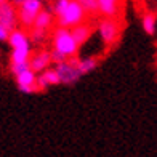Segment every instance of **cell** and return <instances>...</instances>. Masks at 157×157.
<instances>
[{
  "label": "cell",
  "instance_id": "1",
  "mask_svg": "<svg viewBox=\"0 0 157 157\" xmlns=\"http://www.w3.org/2000/svg\"><path fill=\"white\" fill-rule=\"evenodd\" d=\"M52 44H53V52L59 53L61 56H64L66 59L72 58V56H77L78 52V45L75 44V40L72 39V34H71V29H66V27H56L53 31L52 35Z\"/></svg>",
  "mask_w": 157,
  "mask_h": 157
},
{
  "label": "cell",
  "instance_id": "2",
  "mask_svg": "<svg viewBox=\"0 0 157 157\" xmlns=\"http://www.w3.org/2000/svg\"><path fill=\"white\" fill-rule=\"evenodd\" d=\"M55 19H56V23H58L59 27L72 29V27L85 23V19H87V13L83 11V8L75 2V0H71L66 8H64L58 16H55Z\"/></svg>",
  "mask_w": 157,
  "mask_h": 157
},
{
  "label": "cell",
  "instance_id": "3",
  "mask_svg": "<svg viewBox=\"0 0 157 157\" xmlns=\"http://www.w3.org/2000/svg\"><path fill=\"white\" fill-rule=\"evenodd\" d=\"M78 58L77 56H72L66 61H63L59 64H55V71L58 74V78H59V83H64V85H72L75 83L78 78H80V72H78Z\"/></svg>",
  "mask_w": 157,
  "mask_h": 157
},
{
  "label": "cell",
  "instance_id": "4",
  "mask_svg": "<svg viewBox=\"0 0 157 157\" xmlns=\"http://www.w3.org/2000/svg\"><path fill=\"white\" fill-rule=\"evenodd\" d=\"M18 8V23L23 27H32L37 15L44 10V3L40 0H26Z\"/></svg>",
  "mask_w": 157,
  "mask_h": 157
},
{
  "label": "cell",
  "instance_id": "5",
  "mask_svg": "<svg viewBox=\"0 0 157 157\" xmlns=\"http://www.w3.org/2000/svg\"><path fill=\"white\" fill-rule=\"evenodd\" d=\"M98 35H99V40H101L106 47L114 45L119 40V35H120L119 23L112 18L101 19L99 24H98Z\"/></svg>",
  "mask_w": 157,
  "mask_h": 157
},
{
  "label": "cell",
  "instance_id": "6",
  "mask_svg": "<svg viewBox=\"0 0 157 157\" xmlns=\"http://www.w3.org/2000/svg\"><path fill=\"white\" fill-rule=\"evenodd\" d=\"M0 26L5 27L8 32L18 29V8L10 2L0 3Z\"/></svg>",
  "mask_w": 157,
  "mask_h": 157
},
{
  "label": "cell",
  "instance_id": "7",
  "mask_svg": "<svg viewBox=\"0 0 157 157\" xmlns=\"http://www.w3.org/2000/svg\"><path fill=\"white\" fill-rule=\"evenodd\" d=\"M35 78H37V74L31 67H27L23 72L15 75L16 85H18L19 91H23V93H35L37 91L35 90Z\"/></svg>",
  "mask_w": 157,
  "mask_h": 157
},
{
  "label": "cell",
  "instance_id": "8",
  "mask_svg": "<svg viewBox=\"0 0 157 157\" xmlns=\"http://www.w3.org/2000/svg\"><path fill=\"white\" fill-rule=\"evenodd\" d=\"M52 64H53L52 56H50V52H47V50H39V52L32 53L31 58H29V67L35 74L44 72V71L48 69Z\"/></svg>",
  "mask_w": 157,
  "mask_h": 157
},
{
  "label": "cell",
  "instance_id": "9",
  "mask_svg": "<svg viewBox=\"0 0 157 157\" xmlns=\"http://www.w3.org/2000/svg\"><path fill=\"white\" fill-rule=\"evenodd\" d=\"M6 42L10 44L11 50H32V44L29 40V35H27V32L24 29H19V27L10 32Z\"/></svg>",
  "mask_w": 157,
  "mask_h": 157
},
{
  "label": "cell",
  "instance_id": "10",
  "mask_svg": "<svg viewBox=\"0 0 157 157\" xmlns=\"http://www.w3.org/2000/svg\"><path fill=\"white\" fill-rule=\"evenodd\" d=\"M53 85H59V78L58 74H56L55 67H48L44 72L37 74V78H35V90H47L48 87H53Z\"/></svg>",
  "mask_w": 157,
  "mask_h": 157
},
{
  "label": "cell",
  "instance_id": "11",
  "mask_svg": "<svg viewBox=\"0 0 157 157\" xmlns=\"http://www.w3.org/2000/svg\"><path fill=\"white\" fill-rule=\"evenodd\" d=\"M71 34H72V39L75 40V44L78 45V48H80L82 45H85L91 39L93 31H91V27L88 24L83 23V24H78V26L72 27V29H71Z\"/></svg>",
  "mask_w": 157,
  "mask_h": 157
},
{
  "label": "cell",
  "instance_id": "12",
  "mask_svg": "<svg viewBox=\"0 0 157 157\" xmlns=\"http://www.w3.org/2000/svg\"><path fill=\"white\" fill-rule=\"evenodd\" d=\"M120 0H98V13L104 18H116L119 13Z\"/></svg>",
  "mask_w": 157,
  "mask_h": 157
},
{
  "label": "cell",
  "instance_id": "13",
  "mask_svg": "<svg viewBox=\"0 0 157 157\" xmlns=\"http://www.w3.org/2000/svg\"><path fill=\"white\" fill-rule=\"evenodd\" d=\"M53 23H55V16H53V13H52V10H47V8H44L39 15H37V18H35V21H34V29H39V31H48L50 27L53 26Z\"/></svg>",
  "mask_w": 157,
  "mask_h": 157
},
{
  "label": "cell",
  "instance_id": "14",
  "mask_svg": "<svg viewBox=\"0 0 157 157\" xmlns=\"http://www.w3.org/2000/svg\"><path fill=\"white\" fill-rule=\"evenodd\" d=\"M98 63H99V59L96 58V56H93V55H88V56H83V58H78L77 67H78V72H80V75L93 72V71L98 67Z\"/></svg>",
  "mask_w": 157,
  "mask_h": 157
},
{
  "label": "cell",
  "instance_id": "15",
  "mask_svg": "<svg viewBox=\"0 0 157 157\" xmlns=\"http://www.w3.org/2000/svg\"><path fill=\"white\" fill-rule=\"evenodd\" d=\"M141 27L147 35H154L157 31V16L154 13H144L141 18Z\"/></svg>",
  "mask_w": 157,
  "mask_h": 157
},
{
  "label": "cell",
  "instance_id": "16",
  "mask_svg": "<svg viewBox=\"0 0 157 157\" xmlns=\"http://www.w3.org/2000/svg\"><path fill=\"white\" fill-rule=\"evenodd\" d=\"M75 2L82 6L87 15L98 13V0H75Z\"/></svg>",
  "mask_w": 157,
  "mask_h": 157
},
{
  "label": "cell",
  "instance_id": "17",
  "mask_svg": "<svg viewBox=\"0 0 157 157\" xmlns=\"http://www.w3.org/2000/svg\"><path fill=\"white\" fill-rule=\"evenodd\" d=\"M27 35H29L31 44H35V45H40L45 40V31H39V29H34V27H31Z\"/></svg>",
  "mask_w": 157,
  "mask_h": 157
},
{
  "label": "cell",
  "instance_id": "18",
  "mask_svg": "<svg viewBox=\"0 0 157 157\" xmlns=\"http://www.w3.org/2000/svg\"><path fill=\"white\" fill-rule=\"evenodd\" d=\"M71 2V0H53V3H52V13H53V16H58L59 13L66 8L67 3Z\"/></svg>",
  "mask_w": 157,
  "mask_h": 157
},
{
  "label": "cell",
  "instance_id": "19",
  "mask_svg": "<svg viewBox=\"0 0 157 157\" xmlns=\"http://www.w3.org/2000/svg\"><path fill=\"white\" fill-rule=\"evenodd\" d=\"M8 35H10V32L6 31L5 27L0 26V42H6V40H8Z\"/></svg>",
  "mask_w": 157,
  "mask_h": 157
},
{
  "label": "cell",
  "instance_id": "20",
  "mask_svg": "<svg viewBox=\"0 0 157 157\" xmlns=\"http://www.w3.org/2000/svg\"><path fill=\"white\" fill-rule=\"evenodd\" d=\"M8 2H10V3H13L15 6H19L23 2H26V0H8Z\"/></svg>",
  "mask_w": 157,
  "mask_h": 157
},
{
  "label": "cell",
  "instance_id": "21",
  "mask_svg": "<svg viewBox=\"0 0 157 157\" xmlns=\"http://www.w3.org/2000/svg\"><path fill=\"white\" fill-rule=\"evenodd\" d=\"M3 2H8V0H0V3H3Z\"/></svg>",
  "mask_w": 157,
  "mask_h": 157
},
{
  "label": "cell",
  "instance_id": "22",
  "mask_svg": "<svg viewBox=\"0 0 157 157\" xmlns=\"http://www.w3.org/2000/svg\"><path fill=\"white\" fill-rule=\"evenodd\" d=\"M40 2H42V3H44V2H45V0H40Z\"/></svg>",
  "mask_w": 157,
  "mask_h": 157
}]
</instances>
